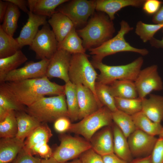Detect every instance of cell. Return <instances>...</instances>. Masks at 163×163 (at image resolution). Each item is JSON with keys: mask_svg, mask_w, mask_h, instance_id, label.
Masks as SVG:
<instances>
[{"mask_svg": "<svg viewBox=\"0 0 163 163\" xmlns=\"http://www.w3.org/2000/svg\"><path fill=\"white\" fill-rule=\"evenodd\" d=\"M112 121V112L104 106L79 122L72 123L68 131L81 135L85 139L90 141L98 130L110 126Z\"/></svg>", "mask_w": 163, "mask_h": 163, "instance_id": "cell-7", "label": "cell"}, {"mask_svg": "<svg viewBox=\"0 0 163 163\" xmlns=\"http://www.w3.org/2000/svg\"><path fill=\"white\" fill-rule=\"evenodd\" d=\"M9 2L5 0H0V22L1 23L6 12Z\"/></svg>", "mask_w": 163, "mask_h": 163, "instance_id": "cell-48", "label": "cell"}, {"mask_svg": "<svg viewBox=\"0 0 163 163\" xmlns=\"http://www.w3.org/2000/svg\"><path fill=\"white\" fill-rule=\"evenodd\" d=\"M129 163H152L151 155L133 160Z\"/></svg>", "mask_w": 163, "mask_h": 163, "instance_id": "cell-50", "label": "cell"}, {"mask_svg": "<svg viewBox=\"0 0 163 163\" xmlns=\"http://www.w3.org/2000/svg\"><path fill=\"white\" fill-rule=\"evenodd\" d=\"M49 141L45 140L39 142L34 145L28 151L32 155H37L40 148L43 145L47 143Z\"/></svg>", "mask_w": 163, "mask_h": 163, "instance_id": "cell-49", "label": "cell"}, {"mask_svg": "<svg viewBox=\"0 0 163 163\" xmlns=\"http://www.w3.org/2000/svg\"><path fill=\"white\" fill-rule=\"evenodd\" d=\"M158 69L157 65H154L140 70L134 82L138 97L143 99L153 91L163 89V82Z\"/></svg>", "mask_w": 163, "mask_h": 163, "instance_id": "cell-11", "label": "cell"}, {"mask_svg": "<svg viewBox=\"0 0 163 163\" xmlns=\"http://www.w3.org/2000/svg\"><path fill=\"white\" fill-rule=\"evenodd\" d=\"M9 111L0 107V122L5 118Z\"/></svg>", "mask_w": 163, "mask_h": 163, "instance_id": "cell-52", "label": "cell"}, {"mask_svg": "<svg viewBox=\"0 0 163 163\" xmlns=\"http://www.w3.org/2000/svg\"><path fill=\"white\" fill-rule=\"evenodd\" d=\"M15 112L18 128L15 137L24 142L25 138L42 123L25 111Z\"/></svg>", "mask_w": 163, "mask_h": 163, "instance_id": "cell-22", "label": "cell"}, {"mask_svg": "<svg viewBox=\"0 0 163 163\" xmlns=\"http://www.w3.org/2000/svg\"><path fill=\"white\" fill-rule=\"evenodd\" d=\"M88 56L85 53L72 54L69 71V78L74 84H81L88 88L98 99L95 85L98 75L89 60Z\"/></svg>", "mask_w": 163, "mask_h": 163, "instance_id": "cell-6", "label": "cell"}, {"mask_svg": "<svg viewBox=\"0 0 163 163\" xmlns=\"http://www.w3.org/2000/svg\"><path fill=\"white\" fill-rule=\"evenodd\" d=\"M27 14V21L16 38L21 48L25 46H30L39 30V27L48 23L46 16L36 15L30 11Z\"/></svg>", "mask_w": 163, "mask_h": 163, "instance_id": "cell-16", "label": "cell"}, {"mask_svg": "<svg viewBox=\"0 0 163 163\" xmlns=\"http://www.w3.org/2000/svg\"><path fill=\"white\" fill-rule=\"evenodd\" d=\"M143 62V59L142 57L129 64L119 66L107 65L102 62L92 60L91 62L94 67L100 72L97 82L107 85L118 80L134 82L141 70Z\"/></svg>", "mask_w": 163, "mask_h": 163, "instance_id": "cell-5", "label": "cell"}, {"mask_svg": "<svg viewBox=\"0 0 163 163\" xmlns=\"http://www.w3.org/2000/svg\"><path fill=\"white\" fill-rule=\"evenodd\" d=\"M64 86L68 117L72 121H75L79 120V112L76 85L69 81Z\"/></svg>", "mask_w": 163, "mask_h": 163, "instance_id": "cell-27", "label": "cell"}, {"mask_svg": "<svg viewBox=\"0 0 163 163\" xmlns=\"http://www.w3.org/2000/svg\"><path fill=\"white\" fill-rule=\"evenodd\" d=\"M0 107L8 111H25V106L18 102L3 83L0 85Z\"/></svg>", "mask_w": 163, "mask_h": 163, "instance_id": "cell-34", "label": "cell"}, {"mask_svg": "<svg viewBox=\"0 0 163 163\" xmlns=\"http://www.w3.org/2000/svg\"><path fill=\"white\" fill-rule=\"evenodd\" d=\"M113 121L120 129L125 136H128L137 128L131 116L117 110L112 112Z\"/></svg>", "mask_w": 163, "mask_h": 163, "instance_id": "cell-33", "label": "cell"}, {"mask_svg": "<svg viewBox=\"0 0 163 163\" xmlns=\"http://www.w3.org/2000/svg\"><path fill=\"white\" fill-rule=\"evenodd\" d=\"M24 146V142L16 137L1 138L0 141V163L14 161Z\"/></svg>", "mask_w": 163, "mask_h": 163, "instance_id": "cell-21", "label": "cell"}, {"mask_svg": "<svg viewBox=\"0 0 163 163\" xmlns=\"http://www.w3.org/2000/svg\"><path fill=\"white\" fill-rule=\"evenodd\" d=\"M28 60V58L20 50L14 55L0 58V82H3L6 75L14 70Z\"/></svg>", "mask_w": 163, "mask_h": 163, "instance_id": "cell-26", "label": "cell"}, {"mask_svg": "<svg viewBox=\"0 0 163 163\" xmlns=\"http://www.w3.org/2000/svg\"><path fill=\"white\" fill-rule=\"evenodd\" d=\"M72 54L62 50H58L50 59L46 76L49 79L56 78L66 83L69 81V71Z\"/></svg>", "mask_w": 163, "mask_h": 163, "instance_id": "cell-13", "label": "cell"}, {"mask_svg": "<svg viewBox=\"0 0 163 163\" xmlns=\"http://www.w3.org/2000/svg\"><path fill=\"white\" fill-rule=\"evenodd\" d=\"M57 48L66 51L71 54L85 53L86 51L83 45L82 40L79 37L75 27L62 41L58 43Z\"/></svg>", "mask_w": 163, "mask_h": 163, "instance_id": "cell-28", "label": "cell"}, {"mask_svg": "<svg viewBox=\"0 0 163 163\" xmlns=\"http://www.w3.org/2000/svg\"><path fill=\"white\" fill-rule=\"evenodd\" d=\"M65 163H82V162L80 159H77L74 160L71 162Z\"/></svg>", "mask_w": 163, "mask_h": 163, "instance_id": "cell-54", "label": "cell"}, {"mask_svg": "<svg viewBox=\"0 0 163 163\" xmlns=\"http://www.w3.org/2000/svg\"><path fill=\"white\" fill-rule=\"evenodd\" d=\"M163 2L158 0H145L142 5L143 11L146 13L155 14L161 8Z\"/></svg>", "mask_w": 163, "mask_h": 163, "instance_id": "cell-42", "label": "cell"}, {"mask_svg": "<svg viewBox=\"0 0 163 163\" xmlns=\"http://www.w3.org/2000/svg\"><path fill=\"white\" fill-rule=\"evenodd\" d=\"M13 163L10 162V163Z\"/></svg>", "mask_w": 163, "mask_h": 163, "instance_id": "cell-55", "label": "cell"}, {"mask_svg": "<svg viewBox=\"0 0 163 163\" xmlns=\"http://www.w3.org/2000/svg\"><path fill=\"white\" fill-rule=\"evenodd\" d=\"M163 28V23L146 24L141 21L136 24L135 32L144 43L150 41L159 30Z\"/></svg>", "mask_w": 163, "mask_h": 163, "instance_id": "cell-38", "label": "cell"}, {"mask_svg": "<svg viewBox=\"0 0 163 163\" xmlns=\"http://www.w3.org/2000/svg\"><path fill=\"white\" fill-rule=\"evenodd\" d=\"M154 122L163 120V96L150 94L148 98L142 99V110Z\"/></svg>", "mask_w": 163, "mask_h": 163, "instance_id": "cell-19", "label": "cell"}, {"mask_svg": "<svg viewBox=\"0 0 163 163\" xmlns=\"http://www.w3.org/2000/svg\"><path fill=\"white\" fill-rule=\"evenodd\" d=\"M104 163H128L114 153L102 156Z\"/></svg>", "mask_w": 163, "mask_h": 163, "instance_id": "cell-45", "label": "cell"}, {"mask_svg": "<svg viewBox=\"0 0 163 163\" xmlns=\"http://www.w3.org/2000/svg\"><path fill=\"white\" fill-rule=\"evenodd\" d=\"M25 111L42 123L54 122L61 117H69L65 94L43 97L26 107Z\"/></svg>", "mask_w": 163, "mask_h": 163, "instance_id": "cell-3", "label": "cell"}, {"mask_svg": "<svg viewBox=\"0 0 163 163\" xmlns=\"http://www.w3.org/2000/svg\"><path fill=\"white\" fill-rule=\"evenodd\" d=\"M113 152L117 155L129 163L133 160L127 138L116 124L113 127Z\"/></svg>", "mask_w": 163, "mask_h": 163, "instance_id": "cell-25", "label": "cell"}, {"mask_svg": "<svg viewBox=\"0 0 163 163\" xmlns=\"http://www.w3.org/2000/svg\"><path fill=\"white\" fill-rule=\"evenodd\" d=\"M18 124L14 111H10L5 118L0 122L1 138L15 137L18 132Z\"/></svg>", "mask_w": 163, "mask_h": 163, "instance_id": "cell-35", "label": "cell"}, {"mask_svg": "<svg viewBox=\"0 0 163 163\" xmlns=\"http://www.w3.org/2000/svg\"><path fill=\"white\" fill-rule=\"evenodd\" d=\"M58 43L62 41L75 27L72 21L62 13L56 11L48 21Z\"/></svg>", "mask_w": 163, "mask_h": 163, "instance_id": "cell-20", "label": "cell"}, {"mask_svg": "<svg viewBox=\"0 0 163 163\" xmlns=\"http://www.w3.org/2000/svg\"><path fill=\"white\" fill-rule=\"evenodd\" d=\"M150 42L152 46L163 49V38L161 40H158L153 38L150 41Z\"/></svg>", "mask_w": 163, "mask_h": 163, "instance_id": "cell-51", "label": "cell"}, {"mask_svg": "<svg viewBox=\"0 0 163 163\" xmlns=\"http://www.w3.org/2000/svg\"><path fill=\"white\" fill-rule=\"evenodd\" d=\"M53 152L52 149L47 143L42 145L39 149L37 155L43 159H48L52 156Z\"/></svg>", "mask_w": 163, "mask_h": 163, "instance_id": "cell-44", "label": "cell"}, {"mask_svg": "<svg viewBox=\"0 0 163 163\" xmlns=\"http://www.w3.org/2000/svg\"><path fill=\"white\" fill-rule=\"evenodd\" d=\"M114 98L118 110L131 116L141 111L142 99L139 97L132 99Z\"/></svg>", "mask_w": 163, "mask_h": 163, "instance_id": "cell-36", "label": "cell"}, {"mask_svg": "<svg viewBox=\"0 0 163 163\" xmlns=\"http://www.w3.org/2000/svg\"><path fill=\"white\" fill-rule=\"evenodd\" d=\"M120 24V30L115 37L100 46L89 50L90 54L93 55L92 60L102 62L103 58L107 56L123 52H133L142 56L148 54L149 51L147 49L134 47L126 41L125 35L132 30L133 27L124 20H122Z\"/></svg>", "mask_w": 163, "mask_h": 163, "instance_id": "cell-4", "label": "cell"}, {"mask_svg": "<svg viewBox=\"0 0 163 163\" xmlns=\"http://www.w3.org/2000/svg\"><path fill=\"white\" fill-rule=\"evenodd\" d=\"M132 117L137 129L154 136L161 133L163 127L161 123L153 122L142 111Z\"/></svg>", "mask_w": 163, "mask_h": 163, "instance_id": "cell-29", "label": "cell"}, {"mask_svg": "<svg viewBox=\"0 0 163 163\" xmlns=\"http://www.w3.org/2000/svg\"><path fill=\"white\" fill-rule=\"evenodd\" d=\"M157 139L136 129L127 138L132 156H145L151 155Z\"/></svg>", "mask_w": 163, "mask_h": 163, "instance_id": "cell-14", "label": "cell"}, {"mask_svg": "<svg viewBox=\"0 0 163 163\" xmlns=\"http://www.w3.org/2000/svg\"><path fill=\"white\" fill-rule=\"evenodd\" d=\"M21 49L16 39L6 34L0 27V58L12 55Z\"/></svg>", "mask_w": 163, "mask_h": 163, "instance_id": "cell-31", "label": "cell"}, {"mask_svg": "<svg viewBox=\"0 0 163 163\" xmlns=\"http://www.w3.org/2000/svg\"><path fill=\"white\" fill-rule=\"evenodd\" d=\"M108 86L110 93L114 97L132 99L138 97L134 82L129 80H118Z\"/></svg>", "mask_w": 163, "mask_h": 163, "instance_id": "cell-24", "label": "cell"}, {"mask_svg": "<svg viewBox=\"0 0 163 163\" xmlns=\"http://www.w3.org/2000/svg\"><path fill=\"white\" fill-rule=\"evenodd\" d=\"M41 163H60L53 157L48 159H43L41 160Z\"/></svg>", "mask_w": 163, "mask_h": 163, "instance_id": "cell-53", "label": "cell"}, {"mask_svg": "<svg viewBox=\"0 0 163 163\" xmlns=\"http://www.w3.org/2000/svg\"><path fill=\"white\" fill-rule=\"evenodd\" d=\"M145 0H97L95 10L106 13L110 19L115 18V14L123 8L128 6L139 7Z\"/></svg>", "mask_w": 163, "mask_h": 163, "instance_id": "cell-17", "label": "cell"}, {"mask_svg": "<svg viewBox=\"0 0 163 163\" xmlns=\"http://www.w3.org/2000/svg\"><path fill=\"white\" fill-rule=\"evenodd\" d=\"M68 0H28L30 11L34 14L50 18L60 5Z\"/></svg>", "mask_w": 163, "mask_h": 163, "instance_id": "cell-23", "label": "cell"}, {"mask_svg": "<svg viewBox=\"0 0 163 163\" xmlns=\"http://www.w3.org/2000/svg\"><path fill=\"white\" fill-rule=\"evenodd\" d=\"M90 141L91 148L102 156L114 153L113 132L110 126L94 135Z\"/></svg>", "mask_w": 163, "mask_h": 163, "instance_id": "cell-18", "label": "cell"}, {"mask_svg": "<svg viewBox=\"0 0 163 163\" xmlns=\"http://www.w3.org/2000/svg\"><path fill=\"white\" fill-rule=\"evenodd\" d=\"M96 96L100 102L112 112L117 110L115 98L110 93L108 85L96 82L95 85Z\"/></svg>", "mask_w": 163, "mask_h": 163, "instance_id": "cell-37", "label": "cell"}, {"mask_svg": "<svg viewBox=\"0 0 163 163\" xmlns=\"http://www.w3.org/2000/svg\"><path fill=\"white\" fill-rule=\"evenodd\" d=\"M91 148L90 142L79 137L67 135L62 137L61 142L52 156L60 163L74 159Z\"/></svg>", "mask_w": 163, "mask_h": 163, "instance_id": "cell-9", "label": "cell"}, {"mask_svg": "<svg viewBox=\"0 0 163 163\" xmlns=\"http://www.w3.org/2000/svg\"><path fill=\"white\" fill-rule=\"evenodd\" d=\"M58 42L47 23L43 26L29 46L36 58L41 60L50 59L58 50Z\"/></svg>", "mask_w": 163, "mask_h": 163, "instance_id": "cell-10", "label": "cell"}, {"mask_svg": "<svg viewBox=\"0 0 163 163\" xmlns=\"http://www.w3.org/2000/svg\"><path fill=\"white\" fill-rule=\"evenodd\" d=\"M20 14L19 8L14 4L9 2L0 27L6 34L13 37L18 27V23Z\"/></svg>", "mask_w": 163, "mask_h": 163, "instance_id": "cell-30", "label": "cell"}, {"mask_svg": "<svg viewBox=\"0 0 163 163\" xmlns=\"http://www.w3.org/2000/svg\"><path fill=\"white\" fill-rule=\"evenodd\" d=\"M2 83L18 102L26 107L46 95L65 94L64 85L52 82L46 76Z\"/></svg>", "mask_w": 163, "mask_h": 163, "instance_id": "cell-1", "label": "cell"}, {"mask_svg": "<svg viewBox=\"0 0 163 163\" xmlns=\"http://www.w3.org/2000/svg\"><path fill=\"white\" fill-rule=\"evenodd\" d=\"M53 136L50 129L45 123H42L27 138L24 142V148L27 151L36 143L46 140L49 141Z\"/></svg>", "mask_w": 163, "mask_h": 163, "instance_id": "cell-32", "label": "cell"}, {"mask_svg": "<svg viewBox=\"0 0 163 163\" xmlns=\"http://www.w3.org/2000/svg\"><path fill=\"white\" fill-rule=\"evenodd\" d=\"M151 154L152 163H163V127Z\"/></svg>", "mask_w": 163, "mask_h": 163, "instance_id": "cell-39", "label": "cell"}, {"mask_svg": "<svg viewBox=\"0 0 163 163\" xmlns=\"http://www.w3.org/2000/svg\"><path fill=\"white\" fill-rule=\"evenodd\" d=\"M82 163H104L102 156L91 148L81 155Z\"/></svg>", "mask_w": 163, "mask_h": 163, "instance_id": "cell-40", "label": "cell"}, {"mask_svg": "<svg viewBox=\"0 0 163 163\" xmlns=\"http://www.w3.org/2000/svg\"><path fill=\"white\" fill-rule=\"evenodd\" d=\"M11 3L16 6L22 11L28 14L29 12L27 7V0H5Z\"/></svg>", "mask_w": 163, "mask_h": 163, "instance_id": "cell-46", "label": "cell"}, {"mask_svg": "<svg viewBox=\"0 0 163 163\" xmlns=\"http://www.w3.org/2000/svg\"><path fill=\"white\" fill-rule=\"evenodd\" d=\"M86 49L97 47L112 38L115 32L113 23L108 15L95 14L84 28L76 30Z\"/></svg>", "mask_w": 163, "mask_h": 163, "instance_id": "cell-2", "label": "cell"}, {"mask_svg": "<svg viewBox=\"0 0 163 163\" xmlns=\"http://www.w3.org/2000/svg\"><path fill=\"white\" fill-rule=\"evenodd\" d=\"M41 160L39 158L33 156L24 147L13 163H41Z\"/></svg>", "mask_w": 163, "mask_h": 163, "instance_id": "cell-41", "label": "cell"}, {"mask_svg": "<svg viewBox=\"0 0 163 163\" xmlns=\"http://www.w3.org/2000/svg\"><path fill=\"white\" fill-rule=\"evenodd\" d=\"M95 8L96 0H69L59 6L56 11L67 16L75 27L86 23Z\"/></svg>", "mask_w": 163, "mask_h": 163, "instance_id": "cell-8", "label": "cell"}, {"mask_svg": "<svg viewBox=\"0 0 163 163\" xmlns=\"http://www.w3.org/2000/svg\"><path fill=\"white\" fill-rule=\"evenodd\" d=\"M152 21L155 24L163 23V4L158 11L154 15Z\"/></svg>", "mask_w": 163, "mask_h": 163, "instance_id": "cell-47", "label": "cell"}, {"mask_svg": "<svg viewBox=\"0 0 163 163\" xmlns=\"http://www.w3.org/2000/svg\"><path fill=\"white\" fill-rule=\"evenodd\" d=\"M49 60L45 59L37 62L32 61L27 62L23 67L8 73L5 78L3 83L21 81L46 76Z\"/></svg>", "mask_w": 163, "mask_h": 163, "instance_id": "cell-12", "label": "cell"}, {"mask_svg": "<svg viewBox=\"0 0 163 163\" xmlns=\"http://www.w3.org/2000/svg\"><path fill=\"white\" fill-rule=\"evenodd\" d=\"M76 85L79 109V120H81L104 106L88 88L81 84Z\"/></svg>", "mask_w": 163, "mask_h": 163, "instance_id": "cell-15", "label": "cell"}, {"mask_svg": "<svg viewBox=\"0 0 163 163\" xmlns=\"http://www.w3.org/2000/svg\"><path fill=\"white\" fill-rule=\"evenodd\" d=\"M71 124L70 119L68 117H63L55 121L54 127L57 132L62 133L69 131Z\"/></svg>", "mask_w": 163, "mask_h": 163, "instance_id": "cell-43", "label": "cell"}]
</instances>
